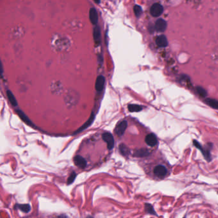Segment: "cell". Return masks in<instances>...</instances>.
Instances as JSON below:
<instances>
[{
	"label": "cell",
	"instance_id": "6da1fadb",
	"mask_svg": "<svg viewBox=\"0 0 218 218\" xmlns=\"http://www.w3.org/2000/svg\"><path fill=\"white\" fill-rule=\"evenodd\" d=\"M102 136V139L104 140V141L107 144L108 149L109 150L113 149L114 145V140L113 135L110 132H104Z\"/></svg>",
	"mask_w": 218,
	"mask_h": 218
},
{
	"label": "cell",
	"instance_id": "d4e9b609",
	"mask_svg": "<svg viewBox=\"0 0 218 218\" xmlns=\"http://www.w3.org/2000/svg\"><path fill=\"white\" fill-rule=\"evenodd\" d=\"M93 1L97 4H99L101 3V0H93Z\"/></svg>",
	"mask_w": 218,
	"mask_h": 218
},
{
	"label": "cell",
	"instance_id": "3957f363",
	"mask_svg": "<svg viewBox=\"0 0 218 218\" xmlns=\"http://www.w3.org/2000/svg\"><path fill=\"white\" fill-rule=\"evenodd\" d=\"M163 12V7L159 3H154L150 8V14L153 17H159Z\"/></svg>",
	"mask_w": 218,
	"mask_h": 218
},
{
	"label": "cell",
	"instance_id": "603a6c76",
	"mask_svg": "<svg viewBox=\"0 0 218 218\" xmlns=\"http://www.w3.org/2000/svg\"><path fill=\"white\" fill-rule=\"evenodd\" d=\"M196 92L197 93H198V95H200V96L202 97H205L206 95H207V92L204 89V88H202L201 87H197L196 88Z\"/></svg>",
	"mask_w": 218,
	"mask_h": 218
},
{
	"label": "cell",
	"instance_id": "7a4b0ae2",
	"mask_svg": "<svg viewBox=\"0 0 218 218\" xmlns=\"http://www.w3.org/2000/svg\"><path fill=\"white\" fill-rule=\"evenodd\" d=\"M127 127V122L125 120L120 122L116 125L115 129H114V132H115L116 134L118 135L119 137L122 136L126 130Z\"/></svg>",
	"mask_w": 218,
	"mask_h": 218
},
{
	"label": "cell",
	"instance_id": "52a82bcc",
	"mask_svg": "<svg viewBox=\"0 0 218 218\" xmlns=\"http://www.w3.org/2000/svg\"><path fill=\"white\" fill-rule=\"evenodd\" d=\"M105 84V78L102 76L97 77L95 82V89L97 92H101L103 90Z\"/></svg>",
	"mask_w": 218,
	"mask_h": 218
},
{
	"label": "cell",
	"instance_id": "8992f818",
	"mask_svg": "<svg viewBox=\"0 0 218 218\" xmlns=\"http://www.w3.org/2000/svg\"><path fill=\"white\" fill-rule=\"evenodd\" d=\"M145 142L150 146H154L157 143V137L153 133L149 134L145 138Z\"/></svg>",
	"mask_w": 218,
	"mask_h": 218
},
{
	"label": "cell",
	"instance_id": "8fae6325",
	"mask_svg": "<svg viewBox=\"0 0 218 218\" xmlns=\"http://www.w3.org/2000/svg\"><path fill=\"white\" fill-rule=\"evenodd\" d=\"M156 44L159 47H161V48H165L168 46V42L167 38L164 36V35H160L155 40Z\"/></svg>",
	"mask_w": 218,
	"mask_h": 218
},
{
	"label": "cell",
	"instance_id": "ba28073f",
	"mask_svg": "<svg viewBox=\"0 0 218 218\" xmlns=\"http://www.w3.org/2000/svg\"><path fill=\"white\" fill-rule=\"evenodd\" d=\"M166 26H167V23L163 19H158L157 21H156L155 25L156 30L159 32L164 31L166 29Z\"/></svg>",
	"mask_w": 218,
	"mask_h": 218
},
{
	"label": "cell",
	"instance_id": "9c48e42d",
	"mask_svg": "<svg viewBox=\"0 0 218 218\" xmlns=\"http://www.w3.org/2000/svg\"><path fill=\"white\" fill-rule=\"evenodd\" d=\"M74 162L76 166H78L80 168H84L87 166V161L84 159V158L80 155H76L74 158Z\"/></svg>",
	"mask_w": 218,
	"mask_h": 218
},
{
	"label": "cell",
	"instance_id": "44dd1931",
	"mask_svg": "<svg viewBox=\"0 0 218 218\" xmlns=\"http://www.w3.org/2000/svg\"><path fill=\"white\" fill-rule=\"evenodd\" d=\"M93 117H94L93 115H92V116H91V117L90 118L89 120H88V121H87V123H85L83 125H82L80 129H79V130H78V132H80V131H81L83 130V129H86L87 127H88L89 126V125L91 124V123H92L93 122Z\"/></svg>",
	"mask_w": 218,
	"mask_h": 218
},
{
	"label": "cell",
	"instance_id": "e0dca14e",
	"mask_svg": "<svg viewBox=\"0 0 218 218\" xmlns=\"http://www.w3.org/2000/svg\"><path fill=\"white\" fill-rule=\"evenodd\" d=\"M7 95L8 97V100H9V101L12 104V105L14 106H17V102L16 101V99L15 98V97L13 95V93H12V92H10V90H7Z\"/></svg>",
	"mask_w": 218,
	"mask_h": 218
},
{
	"label": "cell",
	"instance_id": "4fadbf2b",
	"mask_svg": "<svg viewBox=\"0 0 218 218\" xmlns=\"http://www.w3.org/2000/svg\"><path fill=\"white\" fill-rule=\"evenodd\" d=\"M16 112H17V113L18 114V115L19 116V117L20 118V119H21L22 120V121H24L26 123H27L28 125H33V123H32L31 120L28 119V116H26V114L24 113H23V112L21 110H17Z\"/></svg>",
	"mask_w": 218,
	"mask_h": 218
},
{
	"label": "cell",
	"instance_id": "ac0fdd59",
	"mask_svg": "<svg viewBox=\"0 0 218 218\" xmlns=\"http://www.w3.org/2000/svg\"><path fill=\"white\" fill-rule=\"evenodd\" d=\"M128 109L130 112H139L142 110V106L138 104H129Z\"/></svg>",
	"mask_w": 218,
	"mask_h": 218
},
{
	"label": "cell",
	"instance_id": "d6986e66",
	"mask_svg": "<svg viewBox=\"0 0 218 218\" xmlns=\"http://www.w3.org/2000/svg\"><path fill=\"white\" fill-rule=\"evenodd\" d=\"M16 207L19 208L20 211L24 212V213H29L30 211L31 207L29 204H22V205H17Z\"/></svg>",
	"mask_w": 218,
	"mask_h": 218
},
{
	"label": "cell",
	"instance_id": "ffe728a7",
	"mask_svg": "<svg viewBox=\"0 0 218 218\" xmlns=\"http://www.w3.org/2000/svg\"><path fill=\"white\" fill-rule=\"evenodd\" d=\"M145 210L146 211V213H148L149 214H152V215H156L155 211H154V208H153L152 205H150L149 204H145Z\"/></svg>",
	"mask_w": 218,
	"mask_h": 218
},
{
	"label": "cell",
	"instance_id": "cb8c5ba5",
	"mask_svg": "<svg viewBox=\"0 0 218 218\" xmlns=\"http://www.w3.org/2000/svg\"><path fill=\"white\" fill-rule=\"evenodd\" d=\"M76 173L75 172H72L71 173V175H70V176L68 178V181H67V182H68V184H70L73 183V182L74 181V180L76 178Z\"/></svg>",
	"mask_w": 218,
	"mask_h": 218
},
{
	"label": "cell",
	"instance_id": "7402d4cb",
	"mask_svg": "<svg viewBox=\"0 0 218 218\" xmlns=\"http://www.w3.org/2000/svg\"><path fill=\"white\" fill-rule=\"evenodd\" d=\"M134 12L136 17H140L142 14V8L139 5H135L134 7Z\"/></svg>",
	"mask_w": 218,
	"mask_h": 218
},
{
	"label": "cell",
	"instance_id": "5bb4252c",
	"mask_svg": "<svg viewBox=\"0 0 218 218\" xmlns=\"http://www.w3.org/2000/svg\"><path fill=\"white\" fill-rule=\"evenodd\" d=\"M119 150L121 154L123 155V156H125V157H127V156L130 154V150L127 146L124 144H121L119 146Z\"/></svg>",
	"mask_w": 218,
	"mask_h": 218
},
{
	"label": "cell",
	"instance_id": "2e32d148",
	"mask_svg": "<svg viewBox=\"0 0 218 218\" xmlns=\"http://www.w3.org/2000/svg\"><path fill=\"white\" fill-rule=\"evenodd\" d=\"M206 104H207L209 106L214 109H218V101L214 99H205Z\"/></svg>",
	"mask_w": 218,
	"mask_h": 218
},
{
	"label": "cell",
	"instance_id": "7c38bea8",
	"mask_svg": "<svg viewBox=\"0 0 218 218\" xmlns=\"http://www.w3.org/2000/svg\"><path fill=\"white\" fill-rule=\"evenodd\" d=\"M93 39L97 44H99L101 41V30L99 26H95L93 28Z\"/></svg>",
	"mask_w": 218,
	"mask_h": 218
},
{
	"label": "cell",
	"instance_id": "9a60e30c",
	"mask_svg": "<svg viewBox=\"0 0 218 218\" xmlns=\"http://www.w3.org/2000/svg\"><path fill=\"white\" fill-rule=\"evenodd\" d=\"M149 154V151L147 149H145L136 150L134 153V155L138 157H145V156H147Z\"/></svg>",
	"mask_w": 218,
	"mask_h": 218
},
{
	"label": "cell",
	"instance_id": "30bf717a",
	"mask_svg": "<svg viewBox=\"0 0 218 218\" xmlns=\"http://www.w3.org/2000/svg\"><path fill=\"white\" fill-rule=\"evenodd\" d=\"M89 17L91 22L92 23L93 25H96L98 22L99 17H98V14L95 8H91L90 9L89 12Z\"/></svg>",
	"mask_w": 218,
	"mask_h": 218
},
{
	"label": "cell",
	"instance_id": "5b68a950",
	"mask_svg": "<svg viewBox=\"0 0 218 218\" xmlns=\"http://www.w3.org/2000/svg\"><path fill=\"white\" fill-rule=\"evenodd\" d=\"M193 143H194V146H195L197 149H198L199 150H201V152L203 154V155H204V157L205 158V159L208 161H210L211 160L210 152H209L207 149H205L204 147H203L201 145H200V143L198 142V141H197L196 140H194Z\"/></svg>",
	"mask_w": 218,
	"mask_h": 218
},
{
	"label": "cell",
	"instance_id": "277c9868",
	"mask_svg": "<svg viewBox=\"0 0 218 218\" xmlns=\"http://www.w3.org/2000/svg\"><path fill=\"white\" fill-rule=\"evenodd\" d=\"M154 173L159 178H163L167 174V169L163 165H158L154 169Z\"/></svg>",
	"mask_w": 218,
	"mask_h": 218
}]
</instances>
